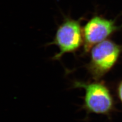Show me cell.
Listing matches in <instances>:
<instances>
[{"mask_svg":"<svg viewBox=\"0 0 122 122\" xmlns=\"http://www.w3.org/2000/svg\"><path fill=\"white\" fill-rule=\"evenodd\" d=\"M82 36L79 21L66 18L58 27L53 41L50 43L56 45L59 49L52 59L59 60L66 53L75 51L82 43Z\"/></svg>","mask_w":122,"mask_h":122,"instance_id":"cell-2","label":"cell"},{"mask_svg":"<svg viewBox=\"0 0 122 122\" xmlns=\"http://www.w3.org/2000/svg\"><path fill=\"white\" fill-rule=\"evenodd\" d=\"M121 51L119 45L112 41L104 40L92 49L89 70L95 78H99L116 63Z\"/></svg>","mask_w":122,"mask_h":122,"instance_id":"cell-3","label":"cell"},{"mask_svg":"<svg viewBox=\"0 0 122 122\" xmlns=\"http://www.w3.org/2000/svg\"><path fill=\"white\" fill-rule=\"evenodd\" d=\"M117 93H118V95H119V98L120 99V100L122 103V81L121 82V83H120V85L119 86V87H118Z\"/></svg>","mask_w":122,"mask_h":122,"instance_id":"cell-5","label":"cell"},{"mask_svg":"<svg viewBox=\"0 0 122 122\" xmlns=\"http://www.w3.org/2000/svg\"><path fill=\"white\" fill-rule=\"evenodd\" d=\"M75 88L85 90L83 108L87 113L109 114L114 109V101L108 89L102 83H85L75 81Z\"/></svg>","mask_w":122,"mask_h":122,"instance_id":"cell-1","label":"cell"},{"mask_svg":"<svg viewBox=\"0 0 122 122\" xmlns=\"http://www.w3.org/2000/svg\"><path fill=\"white\" fill-rule=\"evenodd\" d=\"M117 29L114 22L95 16L86 23L83 29L84 49L87 52L92 47L105 40Z\"/></svg>","mask_w":122,"mask_h":122,"instance_id":"cell-4","label":"cell"}]
</instances>
